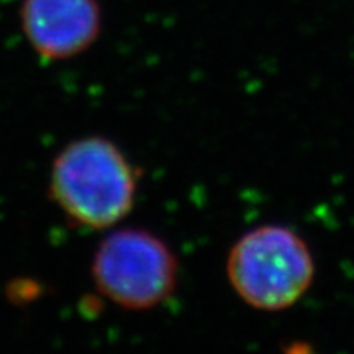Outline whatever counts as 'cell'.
Listing matches in <instances>:
<instances>
[{
  "instance_id": "2",
  "label": "cell",
  "mask_w": 354,
  "mask_h": 354,
  "mask_svg": "<svg viewBox=\"0 0 354 354\" xmlns=\"http://www.w3.org/2000/svg\"><path fill=\"white\" fill-rule=\"evenodd\" d=\"M227 274L243 302L263 312H281L307 294L315 261L307 241L294 230L263 225L234 243Z\"/></svg>"
},
{
  "instance_id": "4",
  "label": "cell",
  "mask_w": 354,
  "mask_h": 354,
  "mask_svg": "<svg viewBox=\"0 0 354 354\" xmlns=\"http://www.w3.org/2000/svg\"><path fill=\"white\" fill-rule=\"evenodd\" d=\"M20 20L33 50L53 61L88 50L102 26L97 0H24Z\"/></svg>"
},
{
  "instance_id": "1",
  "label": "cell",
  "mask_w": 354,
  "mask_h": 354,
  "mask_svg": "<svg viewBox=\"0 0 354 354\" xmlns=\"http://www.w3.org/2000/svg\"><path fill=\"white\" fill-rule=\"evenodd\" d=\"M136 172L115 143L87 136L61 149L51 167V197L71 221L105 230L127 218L136 198Z\"/></svg>"
},
{
  "instance_id": "3",
  "label": "cell",
  "mask_w": 354,
  "mask_h": 354,
  "mask_svg": "<svg viewBox=\"0 0 354 354\" xmlns=\"http://www.w3.org/2000/svg\"><path fill=\"white\" fill-rule=\"evenodd\" d=\"M179 276L176 254L143 228L110 233L97 248L92 277L97 289L127 310L158 307L174 294Z\"/></svg>"
}]
</instances>
